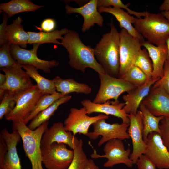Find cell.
I'll return each instance as SVG.
<instances>
[{
  "label": "cell",
  "instance_id": "obj_1",
  "mask_svg": "<svg viewBox=\"0 0 169 169\" xmlns=\"http://www.w3.org/2000/svg\"><path fill=\"white\" fill-rule=\"evenodd\" d=\"M60 43L69 53L68 63L71 67L83 73L87 68L92 69L98 74L105 73L95 57L94 48L85 45L77 32L69 30Z\"/></svg>",
  "mask_w": 169,
  "mask_h": 169
},
{
  "label": "cell",
  "instance_id": "obj_2",
  "mask_svg": "<svg viewBox=\"0 0 169 169\" xmlns=\"http://www.w3.org/2000/svg\"><path fill=\"white\" fill-rule=\"evenodd\" d=\"M110 30L104 33L94 48L95 57L105 73L113 77L119 75V32L111 22Z\"/></svg>",
  "mask_w": 169,
  "mask_h": 169
},
{
  "label": "cell",
  "instance_id": "obj_3",
  "mask_svg": "<svg viewBox=\"0 0 169 169\" xmlns=\"http://www.w3.org/2000/svg\"><path fill=\"white\" fill-rule=\"evenodd\" d=\"M13 122V129L17 131L21 136L26 156L30 162L32 169H44L41 141L43 134L48 128L49 121L44 122L34 130L30 129L23 121Z\"/></svg>",
  "mask_w": 169,
  "mask_h": 169
},
{
  "label": "cell",
  "instance_id": "obj_4",
  "mask_svg": "<svg viewBox=\"0 0 169 169\" xmlns=\"http://www.w3.org/2000/svg\"><path fill=\"white\" fill-rule=\"evenodd\" d=\"M133 24L144 38L156 46L166 44L169 36V21L161 13H149L143 18H135Z\"/></svg>",
  "mask_w": 169,
  "mask_h": 169
},
{
  "label": "cell",
  "instance_id": "obj_5",
  "mask_svg": "<svg viewBox=\"0 0 169 169\" xmlns=\"http://www.w3.org/2000/svg\"><path fill=\"white\" fill-rule=\"evenodd\" d=\"M44 95L36 84L14 94L13 97L16 102L15 106L12 111L4 116L5 119L13 122H23Z\"/></svg>",
  "mask_w": 169,
  "mask_h": 169
},
{
  "label": "cell",
  "instance_id": "obj_6",
  "mask_svg": "<svg viewBox=\"0 0 169 169\" xmlns=\"http://www.w3.org/2000/svg\"><path fill=\"white\" fill-rule=\"evenodd\" d=\"M100 85L93 102L101 104L113 99L118 100L123 93L128 92L135 86L124 79L110 76L106 73L98 74Z\"/></svg>",
  "mask_w": 169,
  "mask_h": 169
},
{
  "label": "cell",
  "instance_id": "obj_7",
  "mask_svg": "<svg viewBox=\"0 0 169 169\" xmlns=\"http://www.w3.org/2000/svg\"><path fill=\"white\" fill-rule=\"evenodd\" d=\"M41 151L42 164L47 169H67L74 156L73 150L62 143L54 142L41 147Z\"/></svg>",
  "mask_w": 169,
  "mask_h": 169
},
{
  "label": "cell",
  "instance_id": "obj_8",
  "mask_svg": "<svg viewBox=\"0 0 169 169\" xmlns=\"http://www.w3.org/2000/svg\"><path fill=\"white\" fill-rule=\"evenodd\" d=\"M105 154H98L95 150L91 154L92 158H106L107 161L103 164L105 168L112 167L118 164H123L129 168L132 167L133 163L130 158L131 150L129 148L125 149L122 140L114 139L106 143L103 148Z\"/></svg>",
  "mask_w": 169,
  "mask_h": 169
},
{
  "label": "cell",
  "instance_id": "obj_9",
  "mask_svg": "<svg viewBox=\"0 0 169 169\" xmlns=\"http://www.w3.org/2000/svg\"><path fill=\"white\" fill-rule=\"evenodd\" d=\"M141 42L124 28L119 32V59L120 67L119 78H121L132 65L139 51L141 49Z\"/></svg>",
  "mask_w": 169,
  "mask_h": 169
},
{
  "label": "cell",
  "instance_id": "obj_10",
  "mask_svg": "<svg viewBox=\"0 0 169 169\" xmlns=\"http://www.w3.org/2000/svg\"><path fill=\"white\" fill-rule=\"evenodd\" d=\"M92 125L93 131L88 132L86 136L92 140H95L101 136L102 137L97 144L99 147L112 139L123 140L130 138L128 133L129 124H110L106 123L105 120L102 119L96 121Z\"/></svg>",
  "mask_w": 169,
  "mask_h": 169
},
{
  "label": "cell",
  "instance_id": "obj_11",
  "mask_svg": "<svg viewBox=\"0 0 169 169\" xmlns=\"http://www.w3.org/2000/svg\"><path fill=\"white\" fill-rule=\"evenodd\" d=\"M88 115L86 109L83 107L80 109L71 108L64 121L65 129L72 132L74 136L78 133L86 136L91 125L99 120H106L109 117L108 115L103 114L92 117Z\"/></svg>",
  "mask_w": 169,
  "mask_h": 169
},
{
  "label": "cell",
  "instance_id": "obj_12",
  "mask_svg": "<svg viewBox=\"0 0 169 169\" xmlns=\"http://www.w3.org/2000/svg\"><path fill=\"white\" fill-rule=\"evenodd\" d=\"M40 44H33L30 50L26 49L20 46L11 44L10 50L13 59L21 64H28L35 67L46 73L51 71V68L57 66L59 62L55 60H45L39 58L37 55V50Z\"/></svg>",
  "mask_w": 169,
  "mask_h": 169
},
{
  "label": "cell",
  "instance_id": "obj_13",
  "mask_svg": "<svg viewBox=\"0 0 169 169\" xmlns=\"http://www.w3.org/2000/svg\"><path fill=\"white\" fill-rule=\"evenodd\" d=\"M130 120L128 133L131 138L132 145V151L130 158L136 163L138 160L144 154L146 148V143L143 137V124L142 112L138 110L135 115L128 114Z\"/></svg>",
  "mask_w": 169,
  "mask_h": 169
},
{
  "label": "cell",
  "instance_id": "obj_14",
  "mask_svg": "<svg viewBox=\"0 0 169 169\" xmlns=\"http://www.w3.org/2000/svg\"><path fill=\"white\" fill-rule=\"evenodd\" d=\"M144 155L159 169H169V151L164 144L159 133L149 134L146 141Z\"/></svg>",
  "mask_w": 169,
  "mask_h": 169
},
{
  "label": "cell",
  "instance_id": "obj_15",
  "mask_svg": "<svg viewBox=\"0 0 169 169\" xmlns=\"http://www.w3.org/2000/svg\"><path fill=\"white\" fill-rule=\"evenodd\" d=\"M22 68L21 64L17 62L13 66L0 68L6 76V80L0 89L14 94L32 87L33 85L30 77Z\"/></svg>",
  "mask_w": 169,
  "mask_h": 169
},
{
  "label": "cell",
  "instance_id": "obj_16",
  "mask_svg": "<svg viewBox=\"0 0 169 169\" xmlns=\"http://www.w3.org/2000/svg\"><path fill=\"white\" fill-rule=\"evenodd\" d=\"M153 115L169 118V94L162 87H151L141 103Z\"/></svg>",
  "mask_w": 169,
  "mask_h": 169
},
{
  "label": "cell",
  "instance_id": "obj_17",
  "mask_svg": "<svg viewBox=\"0 0 169 169\" xmlns=\"http://www.w3.org/2000/svg\"><path fill=\"white\" fill-rule=\"evenodd\" d=\"M81 103L83 107L86 109L88 115L100 113L107 115H111L120 118L123 123H130L128 114L123 109L125 105V102H120L118 100H109L103 103L98 104L86 99L82 100Z\"/></svg>",
  "mask_w": 169,
  "mask_h": 169
},
{
  "label": "cell",
  "instance_id": "obj_18",
  "mask_svg": "<svg viewBox=\"0 0 169 169\" xmlns=\"http://www.w3.org/2000/svg\"><path fill=\"white\" fill-rule=\"evenodd\" d=\"M67 14L78 13L83 17L84 21L81 30L85 32L96 24L102 27L103 26V18L98 10L97 0H90L79 8L73 7L68 4L65 7Z\"/></svg>",
  "mask_w": 169,
  "mask_h": 169
},
{
  "label": "cell",
  "instance_id": "obj_19",
  "mask_svg": "<svg viewBox=\"0 0 169 169\" xmlns=\"http://www.w3.org/2000/svg\"><path fill=\"white\" fill-rule=\"evenodd\" d=\"M0 135L7 146V151L0 169H22L17 149V145L21 139L19 133L14 129L10 133L5 128L1 131Z\"/></svg>",
  "mask_w": 169,
  "mask_h": 169
},
{
  "label": "cell",
  "instance_id": "obj_20",
  "mask_svg": "<svg viewBox=\"0 0 169 169\" xmlns=\"http://www.w3.org/2000/svg\"><path fill=\"white\" fill-rule=\"evenodd\" d=\"M75 136L71 132L67 131L64 128V123L55 122L44 132L41 141V146L46 147L52 144L57 142L67 145L73 149Z\"/></svg>",
  "mask_w": 169,
  "mask_h": 169
},
{
  "label": "cell",
  "instance_id": "obj_21",
  "mask_svg": "<svg viewBox=\"0 0 169 169\" xmlns=\"http://www.w3.org/2000/svg\"><path fill=\"white\" fill-rule=\"evenodd\" d=\"M160 79L152 78L144 84L135 86L127 94L124 95L122 99L125 105L123 109L125 112L127 114H136L140 104L149 94L152 85Z\"/></svg>",
  "mask_w": 169,
  "mask_h": 169
},
{
  "label": "cell",
  "instance_id": "obj_22",
  "mask_svg": "<svg viewBox=\"0 0 169 169\" xmlns=\"http://www.w3.org/2000/svg\"><path fill=\"white\" fill-rule=\"evenodd\" d=\"M141 45L147 49L152 63V78L160 79L163 76L164 66L166 60L167 50L166 44L156 46L145 41Z\"/></svg>",
  "mask_w": 169,
  "mask_h": 169
},
{
  "label": "cell",
  "instance_id": "obj_23",
  "mask_svg": "<svg viewBox=\"0 0 169 169\" xmlns=\"http://www.w3.org/2000/svg\"><path fill=\"white\" fill-rule=\"evenodd\" d=\"M98 10L100 13L105 12L112 15L119 22L120 27L121 29H125L131 35L138 39L141 43L145 41L142 36L132 25L135 18L127 12L122 8L112 7H98Z\"/></svg>",
  "mask_w": 169,
  "mask_h": 169
},
{
  "label": "cell",
  "instance_id": "obj_24",
  "mask_svg": "<svg viewBox=\"0 0 169 169\" xmlns=\"http://www.w3.org/2000/svg\"><path fill=\"white\" fill-rule=\"evenodd\" d=\"M22 18L19 16L13 20V23L7 27L6 38L7 42L11 44L20 46L22 48H26L28 44L29 35L22 25Z\"/></svg>",
  "mask_w": 169,
  "mask_h": 169
},
{
  "label": "cell",
  "instance_id": "obj_25",
  "mask_svg": "<svg viewBox=\"0 0 169 169\" xmlns=\"http://www.w3.org/2000/svg\"><path fill=\"white\" fill-rule=\"evenodd\" d=\"M56 91L65 96L69 93L75 92L88 95L92 92V89L87 84L78 82L71 78L63 79L57 76L52 79Z\"/></svg>",
  "mask_w": 169,
  "mask_h": 169
},
{
  "label": "cell",
  "instance_id": "obj_26",
  "mask_svg": "<svg viewBox=\"0 0 169 169\" xmlns=\"http://www.w3.org/2000/svg\"><path fill=\"white\" fill-rule=\"evenodd\" d=\"M33 3L30 0H12L0 4V12H3L9 17L18 13L34 12L44 7Z\"/></svg>",
  "mask_w": 169,
  "mask_h": 169
},
{
  "label": "cell",
  "instance_id": "obj_27",
  "mask_svg": "<svg viewBox=\"0 0 169 169\" xmlns=\"http://www.w3.org/2000/svg\"><path fill=\"white\" fill-rule=\"evenodd\" d=\"M69 30L66 28L59 30H56L50 32H36L28 31L29 35L28 44H40L46 43H51L61 45L58 39L63 38Z\"/></svg>",
  "mask_w": 169,
  "mask_h": 169
},
{
  "label": "cell",
  "instance_id": "obj_28",
  "mask_svg": "<svg viewBox=\"0 0 169 169\" xmlns=\"http://www.w3.org/2000/svg\"><path fill=\"white\" fill-rule=\"evenodd\" d=\"M139 109L142 115L143 137L146 143L149 134L156 132L160 134L159 123L164 117L154 115L141 103L140 105Z\"/></svg>",
  "mask_w": 169,
  "mask_h": 169
},
{
  "label": "cell",
  "instance_id": "obj_29",
  "mask_svg": "<svg viewBox=\"0 0 169 169\" xmlns=\"http://www.w3.org/2000/svg\"><path fill=\"white\" fill-rule=\"evenodd\" d=\"M71 98V95H67L57 100L51 105L38 114L31 120L28 127L31 130H34L44 122L48 121L59 106L69 101Z\"/></svg>",
  "mask_w": 169,
  "mask_h": 169
},
{
  "label": "cell",
  "instance_id": "obj_30",
  "mask_svg": "<svg viewBox=\"0 0 169 169\" xmlns=\"http://www.w3.org/2000/svg\"><path fill=\"white\" fill-rule=\"evenodd\" d=\"M21 65L30 77L35 81L36 84L44 95L51 94L56 91L54 83L52 79L49 80L41 75L36 67L28 64H21Z\"/></svg>",
  "mask_w": 169,
  "mask_h": 169
},
{
  "label": "cell",
  "instance_id": "obj_31",
  "mask_svg": "<svg viewBox=\"0 0 169 169\" xmlns=\"http://www.w3.org/2000/svg\"><path fill=\"white\" fill-rule=\"evenodd\" d=\"M74 156L72 161L67 169H85L89 159L83 149V142L75 136L73 149Z\"/></svg>",
  "mask_w": 169,
  "mask_h": 169
},
{
  "label": "cell",
  "instance_id": "obj_32",
  "mask_svg": "<svg viewBox=\"0 0 169 169\" xmlns=\"http://www.w3.org/2000/svg\"><path fill=\"white\" fill-rule=\"evenodd\" d=\"M64 96L57 91L51 94L44 95L38 101L30 115L23 122L27 124L39 112L46 109L57 100Z\"/></svg>",
  "mask_w": 169,
  "mask_h": 169
},
{
  "label": "cell",
  "instance_id": "obj_33",
  "mask_svg": "<svg viewBox=\"0 0 169 169\" xmlns=\"http://www.w3.org/2000/svg\"><path fill=\"white\" fill-rule=\"evenodd\" d=\"M151 78L134 65L129 69L121 78L135 86L144 84Z\"/></svg>",
  "mask_w": 169,
  "mask_h": 169
},
{
  "label": "cell",
  "instance_id": "obj_34",
  "mask_svg": "<svg viewBox=\"0 0 169 169\" xmlns=\"http://www.w3.org/2000/svg\"><path fill=\"white\" fill-rule=\"evenodd\" d=\"M133 65L141 69L150 78H152L153 66L147 49H141L135 59Z\"/></svg>",
  "mask_w": 169,
  "mask_h": 169
},
{
  "label": "cell",
  "instance_id": "obj_35",
  "mask_svg": "<svg viewBox=\"0 0 169 169\" xmlns=\"http://www.w3.org/2000/svg\"><path fill=\"white\" fill-rule=\"evenodd\" d=\"M130 3H128L124 4L121 0H97V7H108L112 6L121 8H124L130 15H133L139 19L141 18V17H145L148 13L147 11L137 12L130 9L128 7Z\"/></svg>",
  "mask_w": 169,
  "mask_h": 169
},
{
  "label": "cell",
  "instance_id": "obj_36",
  "mask_svg": "<svg viewBox=\"0 0 169 169\" xmlns=\"http://www.w3.org/2000/svg\"><path fill=\"white\" fill-rule=\"evenodd\" d=\"M14 94L6 90L0 104V119L1 120L6 115L14 108L16 102L13 98Z\"/></svg>",
  "mask_w": 169,
  "mask_h": 169
},
{
  "label": "cell",
  "instance_id": "obj_37",
  "mask_svg": "<svg viewBox=\"0 0 169 169\" xmlns=\"http://www.w3.org/2000/svg\"><path fill=\"white\" fill-rule=\"evenodd\" d=\"M11 44L7 42L0 48V67L6 68L15 65L17 62L12 57L10 50Z\"/></svg>",
  "mask_w": 169,
  "mask_h": 169
},
{
  "label": "cell",
  "instance_id": "obj_38",
  "mask_svg": "<svg viewBox=\"0 0 169 169\" xmlns=\"http://www.w3.org/2000/svg\"><path fill=\"white\" fill-rule=\"evenodd\" d=\"M153 86L163 88L169 94V60H166L165 61L162 76Z\"/></svg>",
  "mask_w": 169,
  "mask_h": 169
},
{
  "label": "cell",
  "instance_id": "obj_39",
  "mask_svg": "<svg viewBox=\"0 0 169 169\" xmlns=\"http://www.w3.org/2000/svg\"><path fill=\"white\" fill-rule=\"evenodd\" d=\"M159 128L162 140L169 151V118L164 117L161 121Z\"/></svg>",
  "mask_w": 169,
  "mask_h": 169
},
{
  "label": "cell",
  "instance_id": "obj_40",
  "mask_svg": "<svg viewBox=\"0 0 169 169\" xmlns=\"http://www.w3.org/2000/svg\"><path fill=\"white\" fill-rule=\"evenodd\" d=\"M136 164L138 169H156L155 165L144 154L139 158Z\"/></svg>",
  "mask_w": 169,
  "mask_h": 169
},
{
  "label": "cell",
  "instance_id": "obj_41",
  "mask_svg": "<svg viewBox=\"0 0 169 169\" xmlns=\"http://www.w3.org/2000/svg\"><path fill=\"white\" fill-rule=\"evenodd\" d=\"M8 15L4 13L3 15V21L0 25V45L2 46L7 42L6 38L7 23L8 19Z\"/></svg>",
  "mask_w": 169,
  "mask_h": 169
},
{
  "label": "cell",
  "instance_id": "obj_42",
  "mask_svg": "<svg viewBox=\"0 0 169 169\" xmlns=\"http://www.w3.org/2000/svg\"><path fill=\"white\" fill-rule=\"evenodd\" d=\"M56 26L55 20L52 18H46L41 23V29L45 32H50L54 31Z\"/></svg>",
  "mask_w": 169,
  "mask_h": 169
},
{
  "label": "cell",
  "instance_id": "obj_43",
  "mask_svg": "<svg viewBox=\"0 0 169 169\" xmlns=\"http://www.w3.org/2000/svg\"><path fill=\"white\" fill-rule=\"evenodd\" d=\"M7 151V146L3 138L0 135V166L3 163Z\"/></svg>",
  "mask_w": 169,
  "mask_h": 169
},
{
  "label": "cell",
  "instance_id": "obj_44",
  "mask_svg": "<svg viewBox=\"0 0 169 169\" xmlns=\"http://www.w3.org/2000/svg\"><path fill=\"white\" fill-rule=\"evenodd\" d=\"M161 12L169 11V0H165L159 8Z\"/></svg>",
  "mask_w": 169,
  "mask_h": 169
},
{
  "label": "cell",
  "instance_id": "obj_45",
  "mask_svg": "<svg viewBox=\"0 0 169 169\" xmlns=\"http://www.w3.org/2000/svg\"><path fill=\"white\" fill-rule=\"evenodd\" d=\"M85 169H100V168L92 160L90 159L88 161Z\"/></svg>",
  "mask_w": 169,
  "mask_h": 169
},
{
  "label": "cell",
  "instance_id": "obj_46",
  "mask_svg": "<svg viewBox=\"0 0 169 169\" xmlns=\"http://www.w3.org/2000/svg\"><path fill=\"white\" fill-rule=\"evenodd\" d=\"M6 80V77L5 74L0 73V86L3 85Z\"/></svg>",
  "mask_w": 169,
  "mask_h": 169
},
{
  "label": "cell",
  "instance_id": "obj_47",
  "mask_svg": "<svg viewBox=\"0 0 169 169\" xmlns=\"http://www.w3.org/2000/svg\"><path fill=\"white\" fill-rule=\"evenodd\" d=\"M166 44L167 46V50L166 60H169V36L168 37L166 40Z\"/></svg>",
  "mask_w": 169,
  "mask_h": 169
},
{
  "label": "cell",
  "instance_id": "obj_48",
  "mask_svg": "<svg viewBox=\"0 0 169 169\" xmlns=\"http://www.w3.org/2000/svg\"><path fill=\"white\" fill-rule=\"evenodd\" d=\"M161 13L168 21H169V11L161 12Z\"/></svg>",
  "mask_w": 169,
  "mask_h": 169
},
{
  "label": "cell",
  "instance_id": "obj_49",
  "mask_svg": "<svg viewBox=\"0 0 169 169\" xmlns=\"http://www.w3.org/2000/svg\"><path fill=\"white\" fill-rule=\"evenodd\" d=\"M5 91L3 90L0 89V100H1L4 96Z\"/></svg>",
  "mask_w": 169,
  "mask_h": 169
}]
</instances>
